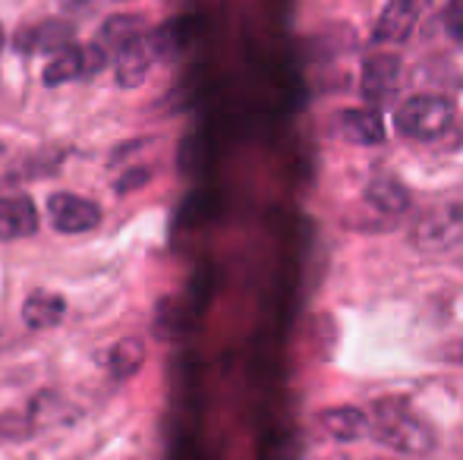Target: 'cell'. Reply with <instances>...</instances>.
I'll list each match as a JSON object with an SVG mask.
<instances>
[{"label": "cell", "mask_w": 463, "mask_h": 460, "mask_svg": "<svg viewBox=\"0 0 463 460\" xmlns=\"http://www.w3.org/2000/svg\"><path fill=\"white\" fill-rule=\"evenodd\" d=\"M445 25L458 42H463V0H448L445 6Z\"/></svg>", "instance_id": "17"}, {"label": "cell", "mask_w": 463, "mask_h": 460, "mask_svg": "<svg viewBox=\"0 0 463 460\" xmlns=\"http://www.w3.org/2000/svg\"><path fill=\"white\" fill-rule=\"evenodd\" d=\"M429 0H388V6L382 10L375 23V38L378 44H394V42H407L413 35L416 23H420L422 10H426Z\"/></svg>", "instance_id": "8"}, {"label": "cell", "mask_w": 463, "mask_h": 460, "mask_svg": "<svg viewBox=\"0 0 463 460\" xmlns=\"http://www.w3.org/2000/svg\"><path fill=\"white\" fill-rule=\"evenodd\" d=\"M401 86V57L397 54H369L363 61V99L369 105H384Z\"/></svg>", "instance_id": "7"}, {"label": "cell", "mask_w": 463, "mask_h": 460, "mask_svg": "<svg viewBox=\"0 0 463 460\" xmlns=\"http://www.w3.org/2000/svg\"><path fill=\"white\" fill-rule=\"evenodd\" d=\"M369 432L378 445L397 451V455L422 457L435 448L432 429L420 417H413L401 400H382V404H375L369 419Z\"/></svg>", "instance_id": "1"}, {"label": "cell", "mask_w": 463, "mask_h": 460, "mask_svg": "<svg viewBox=\"0 0 463 460\" xmlns=\"http://www.w3.org/2000/svg\"><path fill=\"white\" fill-rule=\"evenodd\" d=\"M441 360H454V362H463V344H451V347H445L441 350Z\"/></svg>", "instance_id": "18"}, {"label": "cell", "mask_w": 463, "mask_h": 460, "mask_svg": "<svg viewBox=\"0 0 463 460\" xmlns=\"http://www.w3.org/2000/svg\"><path fill=\"white\" fill-rule=\"evenodd\" d=\"M48 218L54 224L57 233H89L104 221L101 205H95L92 199L76 196V192H54L48 199Z\"/></svg>", "instance_id": "5"}, {"label": "cell", "mask_w": 463, "mask_h": 460, "mask_svg": "<svg viewBox=\"0 0 463 460\" xmlns=\"http://www.w3.org/2000/svg\"><path fill=\"white\" fill-rule=\"evenodd\" d=\"M142 362H146V347H142V341H136V338L120 341L108 356V369L117 381L133 379V375L142 369Z\"/></svg>", "instance_id": "15"}, {"label": "cell", "mask_w": 463, "mask_h": 460, "mask_svg": "<svg viewBox=\"0 0 463 460\" xmlns=\"http://www.w3.org/2000/svg\"><path fill=\"white\" fill-rule=\"evenodd\" d=\"M142 32V16H110L108 23H104L101 35H98V44H101L108 54H114L120 44H127L133 35H139Z\"/></svg>", "instance_id": "16"}, {"label": "cell", "mask_w": 463, "mask_h": 460, "mask_svg": "<svg viewBox=\"0 0 463 460\" xmlns=\"http://www.w3.org/2000/svg\"><path fill=\"white\" fill-rule=\"evenodd\" d=\"M410 246L420 252H448L463 246V202L435 205L422 211L407 233Z\"/></svg>", "instance_id": "3"}, {"label": "cell", "mask_w": 463, "mask_h": 460, "mask_svg": "<svg viewBox=\"0 0 463 460\" xmlns=\"http://www.w3.org/2000/svg\"><path fill=\"white\" fill-rule=\"evenodd\" d=\"M458 108L448 95H413L394 111V129L407 139L432 142L451 129Z\"/></svg>", "instance_id": "2"}, {"label": "cell", "mask_w": 463, "mask_h": 460, "mask_svg": "<svg viewBox=\"0 0 463 460\" xmlns=\"http://www.w3.org/2000/svg\"><path fill=\"white\" fill-rule=\"evenodd\" d=\"M318 426L337 442H356L369 432V417L356 407H331L318 413Z\"/></svg>", "instance_id": "13"}, {"label": "cell", "mask_w": 463, "mask_h": 460, "mask_svg": "<svg viewBox=\"0 0 463 460\" xmlns=\"http://www.w3.org/2000/svg\"><path fill=\"white\" fill-rule=\"evenodd\" d=\"M0 155H4V146H0Z\"/></svg>", "instance_id": "20"}, {"label": "cell", "mask_w": 463, "mask_h": 460, "mask_svg": "<svg viewBox=\"0 0 463 460\" xmlns=\"http://www.w3.org/2000/svg\"><path fill=\"white\" fill-rule=\"evenodd\" d=\"M114 67H117V86L120 89H136L146 82L148 70L155 67V57H158V44H155V35L148 32H139L133 35L127 44L114 51Z\"/></svg>", "instance_id": "6"}, {"label": "cell", "mask_w": 463, "mask_h": 460, "mask_svg": "<svg viewBox=\"0 0 463 460\" xmlns=\"http://www.w3.org/2000/svg\"><path fill=\"white\" fill-rule=\"evenodd\" d=\"M38 230V209L29 196H4L0 199V239H25Z\"/></svg>", "instance_id": "10"}, {"label": "cell", "mask_w": 463, "mask_h": 460, "mask_svg": "<svg viewBox=\"0 0 463 460\" xmlns=\"http://www.w3.org/2000/svg\"><path fill=\"white\" fill-rule=\"evenodd\" d=\"M104 63H108V51L98 42L70 44L61 54H54V61L44 67V86H63V82L86 80V76L98 73Z\"/></svg>", "instance_id": "4"}, {"label": "cell", "mask_w": 463, "mask_h": 460, "mask_svg": "<svg viewBox=\"0 0 463 460\" xmlns=\"http://www.w3.org/2000/svg\"><path fill=\"white\" fill-rule=\"evenodd\" d=\"M4 42H6V38H4V25H0V51H4Z\"/></svg>", "instance_id": "19"}, {"label": "cell", "mask_w": 463, "mask_h": 460, "mask_svg": "<svg viewBox=\"0 0 463 460\" xmlns=\"http://www.w3.org/2000/svg\"><path fill=\"white\" fill-rule=\"evenodd\" d=\"M337 133L354 146H382L384 142V120L375 108H354V111L337 114Z\"/></svg>", "instance_id": "11"}, {"label": "cell", "mask_w": 463, "mask_h": 460, "mask_svg": "<svg viewBox=\"0 0 463 460\" xmlns=\"http://www.w3.org/2000/svg\"><path fill=\"white\" fill-rule=\"evenodd\" d=\"M363 196H366V202L372 205V209L384 211V215H397V211H403L410 205L407 186L397 183V180H391V177L372 180Z\"/></svg>", "instance_id": "14"}, {"label": "cell", "mask_w": 463, "mask_h": 460, "mask_svg": "<svg viewBox=\"0 0 463 460\" xmlns=\"http://www.w3.org/2000/svg\"><path fill=\"white\" fill-rule=\"evenodd\" d=\"M67 315V300L61 294H51V290H35L29 294L23 306V322L32 332H42V328H54Z\"/></svg>", "instance_id": "12"}, {"label": "cell", "mask_w": 463, "mask_h": 460, "mask_svg": "<svg viewBox=\"0 0 463 460\" xmlns=\"http://www.w3.org/2000/svg\"><path fill=\"white\" fill-rule=\"evenodd\" d=\"M73 42V25L70 23H38V25H25L16 35V48L23 54H61L63 48H70Z\"/></svg>", "instance_id": "9"}]
</instances>
